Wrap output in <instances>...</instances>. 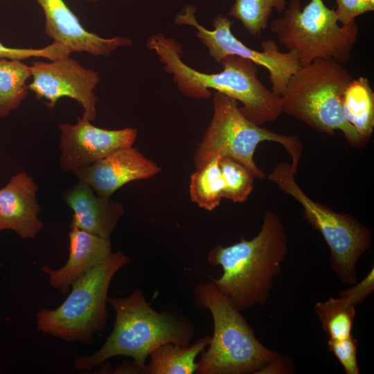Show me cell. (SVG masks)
I'll list each match as a JSON object with an SVG mask.
<instances>
[{
  "instance_id": "obj_13",
  "label": "cell",
  "mask_w": 374,
  "mask_h": 374,
  "mask_svg": "<svg viewBox=\"0 0 374 374\" xmlns=\"http://www.w3.org/2000/svg\"><path fill=\"white\" fill-rule=\"evenodd\" d=\"M161 171L160 167L136 149L118 150L94 163L73 170L78 180L90 186L103 199L125 184L149 179Z\"/></svg>"
},
{
  "instance_id": "obj_25",
  "label": "cell",
  "mask_w": 374,
  "mask_h": 374,
  "mask_svg": "<svg viewBox=\"0 0 374 374\" xmlns=\"http://www.w3.org/2000/svg\"><path fill=\"white\" fill-rule=\"evenodd\" d=\"M71 51L62 44L53 42L42 48H17L7 47L0 42V58L26 60L30 57H44L55 60L69 57Z\"/></svg>"
},
{
  "instance_id": "obj_14",
  "label": "cell",
  "mask_w": 374,
  "mask_h": 374,
  "mask_svg": "<svg viewBox=\"0 0 374 374\" xmlns=\"http://www.w3.org/2000/svg\"><path fill=\"white\" fill-rule=\"evenodd\" d=\"M45 16V33L72 52L107 56L132 42L125 37L103 38L89 32L64 0H36Z\"/></svg>"
},
{
  "instance_id": "obj_32",
  "label": "cell",
  "mask_w": 374,
  "mask_h": 374,
  "mask_svg": "<svg viewBox=\"0 0 374 374\" xmlns=\"http://www.w3.org/2000/svg\"><path fill=\"white\" fill-rule=\"evenodd\" d=\"M87 1H90V2H97L99 0H86Z\"/></svg>"
},
{
  "instance_id": "obj_6",
  "label": "cell",
  "mask_w": 374,
  "mask_h": 374,
  "mask_svg": "<svg viewBox=\"0 0 374 374\" xmlns=\"http://www.w3.org/2000/svg\"><path fill=\"white\" fill-rule=\"evenodd\" d=\"M213 116L196 148L193 162L199 169L217 156L229 157L244 166L258 179L265 177L257 166L253 155L257 146L272 141L284 147L291 158L290 166L298 172L303 154V145L296 135L274 132L247 119L238 102L218 91L213 97Z\"/></svg>"
},
{
  "instance_id": "obj_12",
  "label": "cell",
  "mask_w": 374,
  "mask_h": 374,
  "mask_svg": "<svg viewBox=\"0 0 374 374\" xmlns=\"http://www.w3.org/2000/svg\"><path fill=\"white\" fill-rule=\"evenodd\" d=\"M59 163L64 171L90 166L113 152L132 147L137 130L132 127L106 130L83 118L75 124L61 123Z\"/></svg>"
},
{
  "instance_id": "obj_18",
  "label": "cell",
  "mask_w": 374,
  "mask_h": 374,
  "mask_svg": "<svg viewBox=\"0 0 374 374\" xmlns=\"http://www.w3.org/2000/svg\"><path fill=\"white\" fill-rule=\"evenodd\" d=\"M341 107L347 121L366 143L374 128V92L368 79H352L341 97Z\"/></svg>"
},
{
  "instance_id": "obj_23",
  "label": "cell",
  "mask_w": 374,
  "mask_h": 374,
  "mask_svg": "<svg viewBox=\"0 0 374 374\" xmlns=\"http://www.w3.org/2000/svg\"><path fill=\"white\" fill-rule=\"evenodd\" d=\"M286 7V0H235L229 15L240 21L252 36L259 37L268 26L274 9L282 12Z\"/></svg>"
},
{
  "instance_id": "obj_11",
  "label": "cell",
  "mask_w": 374,
  "mask_h": 374,
  "mask_svg": "<svg viewBox=\"0 0 374 374\" xmlns=\"http://www.w3.org/2000/svg\"><path fill=\"white\" fill-rule=\"evenodd\" d=\"M30 67L33 80L28 89L37 99L46 100L49 109L53 108L60 98L69 97L82 105V118L95 120L98 98L93 91L100 80L97 71L83 67L69 57L51 62L35 61Z\"/></svg>"
},
{
  "instance_id": "obj_22",
  "label": "cell",
  "mask_w": 374,
  "mask_h": 374,
  "mask_svg": "<svg viewBox=\"0 0 374 374\" xmlns=\"http://www.w3.org/2000/svg\"><path fill=\"white\" fill-rule=\"evenodd\" d=\"M314 310L329 339H343L351 335L356 314L355 307L341 297L318 301Z\"/></svg>"
},
{
  "instance_id": "obj_21",
  "label": "cell",
  "mask_w": 374,
  "mask_h": 374,
  "mask_svg": "<svg viewBox=\"0 0 374 374\" xmlns=\"http://www.w3.org/2000/svg\"><path fill=\"white\" fill-rule=\"evenodd\" d=\"M220 159V156L214 157L190 176V199L207 211L215 209L223 198L224 181Z\"/></svg>"
},
{
  "instance_id": "obj_29",
  "label": "cell",
  "mask_w": 374,
  "mask_h": 374,
  "mask_svg": "<svg viewBox=\"0 0 374 374\" xmlns=\"http://www.w3.org/2000/svg\"><path fill=\"white\" fill-rule=\"evenodd\" d=\"M292 362L288 357L281 354L273 360L267 362L254 374H287L292 373L294 371Z\"/></svg>"
},
{
  "instance_id": "obj_7",
  "label": "cell",
  "mask_w": 374,
  "mask_h": 374,
  "mask_svg": "<svg viewBox=\"0 0 374 374\" xmlns=\"http://www.w3.org/2000/svg\"><path fill=\"white\" fill-rule=\"evenodd\" d=\"M129 262L121 251L73 282L66 299L55 309L36 314L38 330L55 337L92 344L107 327L108 290L114 275Z\"/></svg>"
},
{
  "instance_id": "obj_31",
  "label": "cell",
  "mask_w": 374,
  "mask_h": 374,
  "mask_svg": "<svg viewBox=\"0 0 374 374\" xmlns=\"http://www.w3.org/2000/svg\"><path fill=\"white\" fill-rule=\"evenodd\" d=\"M3 225H2V223H1V219H0V231L3 230Z\"/></svg>"
},
{
  "instance_id": "obj_3",
  "label": "cell",
  "mask_w": 374,
  "mask_h": 374,
  "mask_svg": "<svg viewBox=\"0 0 374 374\" xmlns=\"http://www.w3.org/2000/svg\"><path fill=\"white\" fill-rule=\"evenodd\" d=\"M115 321L104 344L92 355L78 357L74 368L89 371L116 356L130 357L137 373H144L150 354L159 346L173 343L186 346L194 335L188 321L173 314L159 313L147 302L140 289L124 298H107Z\"/></svg>"
},
{
  "instance_id": "obj_30",
  "label": "cell",
  "mask_w": 374,
  "mask_h": 374,
  "mask_svg": "<svg viewBox=\"0 0 374 374\" xmlns=\"http://www.w3.org/2000/svg\"><path fill=\"white\" fill-rule=\"evenodd\" d=\"M369 4L374 8V0H367Z\"/></svg>"
},
{
  "instance_id": "obj_27",
  "label": "cell",
  "mask_w": 374,
  "mask_h": 374,
  "mask_svg": "<svg viewBox=\"0 0 374 374\" xmlns=\"http://www.w3.org/2000/svg\"><path fill=\"white\" fill-rule=\"evenodd\" d=\"M374 292V269L371 268L367 275L359 282L341 291L339 297L349 304L357 306L362 303Z\"/></svg>"
},
{
  "instance_id": "obj_2",
  "label": "cell",
  "mask_w": 374,
  "mask_h": 374,
  "mask_svg": "<svg viewBox=\"0 0 374 374\" xmlns=\"http://www.w3.org/2000/svg\"><path fill=\"white\" fill-rule=\"evenodd\" d=\"M288 251L283 222L274 211L265 212L258 234L247 240L242 238L232 245H217L208 254V261L221 266L222 275L211 277L218 290L241 312L265 303L275 277Z\"/></svg>"
},
{
  "instance_id": "obj_8",
  "label": "cell",
  "mask_w": 374,
  "mask_h": 374,
  "mask_svg": "<svg viewBox=\"0 0 374 374\" xmlns=\"http://www.w3.org/2000/svg\"><path fill=\"white\" fill-rule=\"evenodd\" d=\"M301 3L290 0L283 16L271 21L270 31L278 42L296 53L300 66L317 59L348 62L357 39V22L339 25L335 10L323 0H310L303 9Z\"/></svg>"
},
{
  "instance_id": "obj_28",
  "label": "cell",
  "mask_w": 374,
  "mask_h": 374,
  "mask_svg": "<svg viewBox=\"0 0 374 374\" xmlns=\"http://www.w3.org/2000/svg\"><path fill=\"white\" fill-rule=\"evenodd\" d=\"M337 8L335 10L338 21L346 24L355 21L356 17L373 11V8L367 0H335Z\"/></svg>"
},
{
  "instance_id": "obj_17",
  "label": "cell",
  "mask_w": 374,
  "mask_h": 374,
  "mask_svg": "<svg viewBox=\"0 0 374 374\" xmlns=\"http://www.w3.org/2000/svg\"><path fill=\"white\" fill-rule=\"evenodd\" d=\"M62 197L72 209L71 228L109 239L124 214L123 205L99 197L87 184L79 181L65 190Z\"/></svg>"
},
{
  "instance_id": "obj_19",
  "label": "cell",
  "mask_w": 374,
  "mask_h": 374,
  "mask_svg": "<svg viewBox=\"0 0 374 374\" xmlns=\"http://www.w3.org/2000/svg\"><path fill=\"white\" fill-rule=\"evenodd\" d=\"M211 336L197 340L191 346H181L166 343L157 347L150 354L145 366L146 374H192L196 372L197 362L195 360L210 342Z\"/></svg>"
},
{
  "instance_id": "obj_10",
  "label": "cell",
  "mask_w": 374,
  "mask_h": 374,
  "mask_svg": "<svg viewBox=\"0 0 374 374\" xmlns=\"http://www.w3.org/2000/svg\"><path fill=\"white\" fill-rule=\"evenodd\" d=\"M195 11V7L187 6L175 17V23L194 27L196 37L218 64L227 56L236 55L265 67L269 71L271 90L279 96L283 93L289 79L300 66L295 53L280 52L270 39L262 42V51L251 48L233 34V21L218 15L213 19V29L208 30L197 21Z\"/></svg>"
},
{
  "instance_id": "obj_5",
  "label": "cell",
  "mask_w": 374,
  "mask_h": 374,
  "mask_svg": "<svg viewBox=\"0 0 374 374\" xmlns=\"http://www.w3.org/2000/svg\"><path fill=\"white\" fill-rule=\"evenodd\" d=\"M352 77L344 64L317 59L299 66L280 96L282 112L319 132L332 136L341 131L348 143L362 148L367 143L346 119L341 97Z\"/></svg>"
},
{
  "instance_id": "obj_24",
  "label": "cell",
  "mask_w": 374,
  "mask_h": 374,
  "mask_svg": "<svg viewBox=\"0 0 374 374\" xmlns=\"http://www.w3.org/2000/svg\"><path fill=\"white\" fill-rule=\"evenodd\" d=\"M220 167L224 181L223 198L243 202L251 194L254 176L242 164L226 157H220Z\"/></svg>"
},
{
  "instance_id": "obj_4",
  "label": "cell",
  "mask_w": 374,
  "mask_h": 374,
  "mask_svg": "<svg viewBox=\"0 0 374 374\" xmlns=\"http://www.w3.org/2000/svg\"><path fill=\"white\" fill-rule=\"evenodd\" d=\"M194 303L210 311L213 335L197 362L198 374L254 373L280 353L263 345L240 311L211 280L197 284Z\"/></svg>"
},
{
  "instance_id": "obj_1",
  "label": "cell",
  "mask_w": 374,
  "mask_h": 374,
  "mask_svg": "<svg viewBox=\"0 0 374 374\" xmlns=\"http://www.w3.org/2000/svg\"><path fill=\"white\" fill-rule=\"evenodd\" d=\"M147 46L187 97L207 99L212 95L210 89H214L241 103L244 116L258 125L276 121L282 113L280 96L261 82L257 65L249 60L229 55L220 62L221 71L206 73L182 60V47L172 38L154 34L148 38Z\"/></svg>"
},
{
  "instance_id": "obj_16",
  "label": "cell",
  "mask_w": 374,
  "mask_h": 374,
  "mask_svg": "<svg viewBox=\"0 0 374 374\" xmlns=\"http://www.w3.org/2000/svg\"><path fill=\"white\" fill-rule=\"evenodd\" d=\"M69 239V253L66 263L58 269L42 267L48 276L50 285L64 295L68 294L74 281L105 262L113 253L109 239L77 228H71Z\"/></svg>"
},
{
  "instance_id": "obj_20",
  "label": "cell",
  "mask_w": 374,
  "mask_h": 374,
  "mask_svg": "<svg viewBox=\"0 0 374 374\" xmlns=\"http://www.w3.org/2000/svg\"><path fill=\"white\" fill-rule=\"evenodd\" d=\"M31 67L19 60L0 58V117L8 116L26 98Z\"/></svg>"
},
{
  "instance_id": "obj_9",
  "label": "cell",
  "mask_w": 374,
  "mask_h": 374,
  "mask_svg": "<svg viewBox=\"0 0 374 374\" xmlns=\"http://www.w3.org/2000/svg\"><path fill=\"white\" fill-rule=\"evenodd\" d=\"M290 163L276 164L269 181L292 197L303 207V217L318 231L330 251V267L344 284L357 282V263L371 247V230L355 216L340 213L308 197L297 184Z\"/></svg>"
},
{
  "instance_id": "obj_26",
  "label": "cell",
  "mask_w": 374,
  "mask_h": 374,
  "mask_svg": "<svg viewBox=\"0 0 374 374\" xmlns=\"http://www.w3.org/2000/svg\"><path fill=\"white\" fill-rule=\"evenodd\" d=\"M328 346L346 374L359 373L357 359V342L353 335L343 339H328Z\"/></svg>"
},
{
  "instance_id": "obj_15",
  "label": "cell",
  "mask_w": 374,
  "mask_h": 374,
  "mask_svg": "<svg viewBox=\"0 0 374 374\" xmlns=\"http://www.w3.org/2000/svg\"><path fill=\"white\" fill-rule=\"evenodd\" d=\"M38 186L22 171L12 176L0 189V219L4 229L15 231L23 239H34L43 227L38 215Z\"/></svg>"
}]
</instances>
